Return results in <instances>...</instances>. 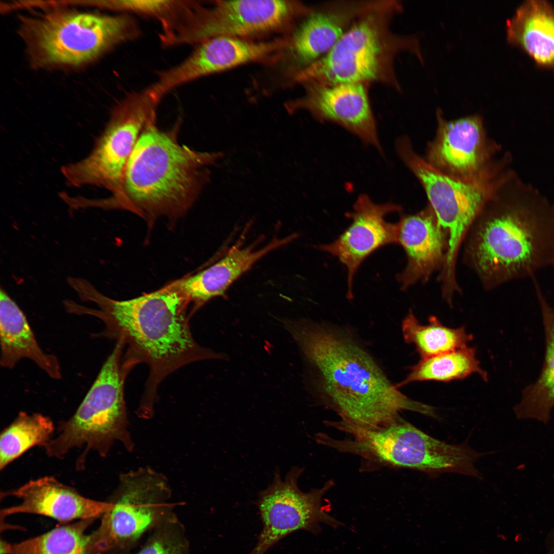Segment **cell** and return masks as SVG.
Segmentation results:
<instances>
[{
    "instance_id": "12",
    "label": "cell",
    "mask_w": 554,
    "mask_h": 554,
    "mask_svg": "<svg viewBox=\"0 0 554 554\" xmlns=\"http://www.w3.org/2000/svg\"><path fill=\"white\" fill-rule=\"evenodd\" d=\"M364 447L369 457L394 466L431 475L450 472L480 476L474 463L481 453L464 444L437 440L402 419L368 430Z\"/></svg>"
},
{
    "instance_id": "9",
    "label": "cell",
    "mask_w": 554,
    "mask_h": 554,
    "mask_svg": "<svg viewBox=\"0 0 554 554\" xmlns=\"http://www.w3.org/2000/svg\"><path fill=\"white\" fill-rule=\"evenodd\" d=\"M160 101L149 87L127 94L114 108L91 153L62 167L67 184L102 187L111 192L110 199L118 198L130 155Z\"/></svg>"
},
{
    "instance_id": "4",
    "label": "cell",
    "mask_w": 554,
    "mask_h": 554,
    "mask_svg": "<svg viewBox=\"0 0 554 554\" xmlns=\"http://www.w3.org/2000/svg\"><path fill=\"white\" fill-rule=\"evenodd\" d=\"M527 192L477 218L468 231L466 259L485 287L554 265V206Z\"/></svg>"
},
{
    "instance_id": "28",
    "label": "cell",
    "mask_w": 554,
    "mask_h": 554,
    "mask_svg": "<svg viewBox=\"0 0 554 554\" xmlns=\"http://www.w3.org/2000/svg\"><path fill=\"white\" fill-rule=\"evenodd\" d=\"M55 426L52 420L42 414L21 411L1 433L0 469L30 448L44 447L52 439Z\"/></svg>"
},
{
    "instance_id": "1",
    "label": "cell",
    "mask_w": 554,
    "mask_h": 554,
    "mask_svg": "<svg viewBox=\"0 0 554 554\" xmlns=\"http://www.w3.org/2000/svg\"><path fill=\"white\" fill-rule=\"evenodd\" d=\"M71 287L81 299L97 307H86L71 300L67 311L98 318L104 324L98 337L123 342L126 349L122 359L123 370L128 374L138 364L148 366L149 373L137 411L141 417L153 414L158 387L174 371L199 361L226 358L196 342L189 326L190 302L169 283L126 300L106 296L84 279H76Z\"/></svg>"
},
{
    "instance_id": "27",
    "label": "cell",
    "mask_w": 554,
    "mask_h": 554,
    "mask_svg": "<svg viewBox=\"0 0 554 554\" xmlns=\"http://www.w3.org/2000/svg\"><path fill=\"white\" fill-rule=\"evenodd\" d=\"M401 328L405 341L414 345L421 359L463 347L473 339L464 327H447L436 316H430L428 324L422 325L411 312L402 320Z\"/></svg>"
},
{
    "instance_id": "32",
    "label": "cell",
    "mask_w": 554,
    "mask_h": 554,
    "mask_svg": "<svg viewBox=\"0 0 554 554\" xmlns=\"http://www.w3.org/2000/svg\"><path fill=\"white\" fill-rule=\"evenodd\" d=\"M1 554H6L5 552L2 549H1Z\"/></svg>"
},
{
    "instance_id": "18",
    "label": "cell",
    "mask_w": 554,
    "mask_h": 554,
    "mask_svg": "<svg viewBox=\"0 0 554 554\" xmlns=\"http://www.w3.org/2000/svg\"><path fill=\"white\" fill-rule=\"evenodd\" d=\"M13 496L19 504L2 509L1 519L17 513L36 514L55 519L62 523L102 517L110 503L92 500L81 494L74 488L46 476L28 481L16 489L1 492V499Z\"/></svg>"
},
{
    "instance_id": "20",
    "label": "cell",
    "mask_w": 554,
    "mask_h": 554,
    "mask_svg": "<svg viewBox=\"0 0 554 554\" xmlns=\"http://www.w3.org/2000/svg\"><path fill=\"white\" fill-rule=\"evenodd\" d=\"M396 224L397 244L403 248L407 259L397 280L405 290L418 281L426 282L435 270H441L448 239L431 207L402 215Z\"/></svg>"
},
{
    "instance_id": "25",
    "label": "cell",
    "mask_w": 554,
    "mask_h": 554,
    "mask_svg": "<svg viewBox=\"0 0 554 554\" xmlns=\"http://www.w3.org/2000/svg\"><path fill=\"white\" fill-rule=\"evenodd\" d=\"M409 372L401 382L396 384L399 388L414 382L435 381L448 382L462 380L477 373L485 380L487 374L481 367L476 350L467 346L428 358L421 359L411 366Z\"/></svg>"
},
{
    "instance_id": "8",
    "label": "cell",
    "mask_w": 554,
    "mask_h": 554,
    "mask_svg": "<svg viewBox=\"0 0 554 554\" xmlns=\"http://www.w3.org/2000/svg\"><path fill=\"white\" fill-rule=\"evenodd\" d=\"M165 476L140 467L121 474L108 498L111 507L90 534L88 554H123L146 533L175 513Z\"/></svg>"
},
{
    "instance_id": "11",
    "label": "cell",
    "mask_w": 554,
    "mask_h": 554,
    "mask_svg": "<svg viewBox=\"0 0 554 554\" xmlns=\"http://www.w3.org/2000/svg\"><path fill=\"white\" fill-rule=\"evenodd\" d=\"M34 45L46 62L77 65L141 34L130 14L62 13L46 16L32 29Z\"/></svg>"
},
{
    "instance_id": "31",
    "label": "cell",
    "mask_w": 554,
    "mask_h": 554,
    "mask_svg": "<svg viewBox=\"0 0 554 554\" xmlns=\"http://www.w3.org/2000/svg\"><path fill=\"white\" fill-rule=\"evenodd\" d=\"M552 538L553 540L551 541L552 542L550 541V543L549 545V548L547 554H554V536H552Z\"/></svg>"
},
{
    "instance_id": "3",
    "label": "cell",
    "mask_w": 554,
    "mask_h": 554,
    "mask_svg": "<svg viewBox=\"0 0 554 554\" xmlns=\"http://www.w3.org/2000/svg\"><path fill=\"white\" fill-rule=\"evenodd\" d=\"M156 113L146 123L126 166L121 195L100 200V208L130 211L151 227L160 217L176 220L193 205L224 155L199 152L178 142L176 125L160 129Z\"/></svg>"
},
{
    "instance_id": "13",
    "label": "cell",
    "mask_w": 554,
    "mask_h": 554,
    "mask_svg": "<svg viewBox=\"0 0 554 554\" xmlns=\"http://www.w3.org/2000/svg\"><path fill=\"white\" fill-rule=\"evenodd\" d=\"M303 470L292 468L282 480L279 471L272 483L260 492L256 504L262 522L257 542L249 554H264L286 536L299 530L316 535L323 523L336 528L342 524L328 513L323 498L332 483L303 492L298 481Z\"/></svg>"
},
{
    "instance_id": "7",
    "label": "cell",
    "mask_w": 554,
    "mask_h": 554,
    "mask_svg": "<svg viewBox=\"0 0 554 554\" xmlns=\"http://www.w3.org/2000/svg\"><path fill=\"white\" fill-rule=\"evenodd\" d=\"M124 349L123 342L116 341L76 411L59 423L58 435L44 447L47 456L61 459L73 448L84 447L76 463L77 470H82L90 451L105 457L116 441L132 450L124 399L128 374L122 366Z\"/></svg>"
},
{
    "instance_id": "17",
    "label": "cell",
    "mask_w": 554,
    "mask_h": 554,
    "mask_svg": "<svg viewBox=\"0 0 554 554\" xmlns=\"http://www.w3.org/2000/svg\"><path fill=\"white\" fill-rule=\"evenodd\" d=\"M377 1L344 0L312 6L290 38L294 74L325 56L354 22Z\"/></svg>"
},
{
    "instance_id": "29",
    "label": "cell",
    "mask_w": 554,
    "mask_h": 554,
    "mask_svg": "<svg viewBox=\"0 0 554 554\" xmlns=\"http://www.w3.org/2000/svg\"><path fill=\"white\" fill-rule=\"evenodd\" d=\"M195 1L118 0L98 4L124 13H135L159 21L162 31L166 32L180 22L194 4Z\"/></svg>"
},
{
    "instance_id": "23",
    "label": "cell",
    "mask_w": 554,
    "mask_h": 554,
    "mask_svg": "<svg viewBox=\"0 0 554 554\" xmlns=\"http://www.w3.org/2000/svg\"><path fill=\"white\" fill-rule=\"evenodd\" d=\"M508 42L524 50L539 65L554 68V7L527 1L506 22Z\"/></svg>"
},
{
    "instance_id": "15",
    "label": "cell",
    "mask_w": 554,
    "mask_h": 554,
    "mask_svg": "<svg viewBox=\"0 0 554 554\" xmlns=\"http://www.w3.org/2000/svg\"><path fill=\"white\" fill-rule=\"evenodd\" d=\"M290 45V38L259 42L225 36L210 38L197 44L180 64L161 72L155 86L165 95L192 81L266 58Z\"/></svg>"
},
{
    "instance_id": "14",
    "label": "cell",
    "mask_w": 554,
    "mask_h": 554,
    "mask_svg": "<svg viewBox=\"0 0 554 554\" xmlns=\"http://www.w3.org/2000/svg\"><path fill=\"white\" fill-rule=\"evenodd\" d=\"M301 84L303 95L285 105L289 113L307 111L316 120L338 124L382 152L369 97V85L324 84L314 81Z\"/></svg>"
},
{
    "instance_id": "6",
    "label": "cell",
    "mask_w": 554,
    "mask_h": 554,
    "mask_svg": "<svg viewBox=\"0 0 554 554\" xmlns=\"http://www.w3.org/2000/svg\"><path fill=\"white\" fill-rule=\"evenodd\" d=\"M399 155L423 185L438 223L448 236V247L440 281L457 284L456 268L464 239L485 205L497 197L509 176L485 167L476 175L459 177L442 172L416 153L406 137L398 140Z\"/></svg>"
},
{
    "instance_id": "2",
    "label": "cell",
    "mask_w": 554,
    "mask_h": 554,
    "mask_svg": "<svg viewBox=\"0 0 554 554\" xmlns=\"http://www.w3.org/2000/svg\"><path fill=\"white\" fill-rule=\"evenodd\" d=\"M283 323L300 349L313 392L341 421L375 428L399 420L403 410L436 416L434 407L402 393L348 330L307 320Z\"/></svg>"
},
{
    "instance_id": "16",
    "label": "cell",
    "mask_w": 554,
    "mask_h": 554,
    "mask_svg": "<svg viewBox=\"0 0 554 554\" xmlns=\"http://www.w3.org/2000/svg\"><path fill=\"white\" fill-rule=\"evenodd\" d=\"M401 210L399 205L376 204L367 194H362L353 210L346 214L351 221L349 226L332 242L316 246L337 258L346 267L348 299L353 297L354 277L365 259L382 247L397 243V224L387 222L385 216Z\"/></svg>"
},
{
    "instance_id": "5",
    "label": "cell",
    "mask_w": 554,
    "mask_h": 554,
    "mask_svg": "<svg viewBox=\"0 0 554 554\" xmlns=\"http://www.w3.org/2000/svg\"><path fill=\"white\" fill-rule=\"evenodd\" d=\"M403 9L399 1H379L354 22L328 53L295 74L293 82L380 83L401 91L394 68L397 56L409 51L423 61L417 37L392 30V21Z\"/></svg>"
},
{
    "instance_id": "19",
    "label": "cell",
    "mask_w": 554,
    "mask_h": 554,
    "mask_svg": "<svg viewBox=\"0 0 554 554\" xmlns=\"http://www.w3.org/2000/svg\"><path fill=\"white\" fill-rule=\"evenodd\" d=\"M438 130L427 161L447 174L468 177L485 167L488 156L482 118L472 115L446 121L438 111Z\"/></svg>"
},
{
    "instance_id": "22",
    "label": "cell",
    "mask_w": 554,
    "mask_h": 554,
    "mask_svg": "<svg viewBox=\"0 0 554 554\" xmlns=\"http://www.w3.org/2000/svg\"><path fill=\"white\" fill-rule=\"evenodd\" d=\"M1 365L12 369L22 360L33 362L51 378H62L57 358L45 352L38 344L22 310L9 295L0 292Z\"/></svg>"
},
{
    "instance_id": "24",
    "label": "cell",
    "mask_w": 554,
    "mask_h": 554,
    "mask_svg": "<svg viewBox=\"0 0 554 554\" xmlns=\"http://www.w3.org/2000/svg\"><path fill=\"white\" fill-rule=\"evenodd\" d=\"M546 334L545 362L538 380L524 390L521 401L514 408L520 419H532L547 423L554 408V311L539 293Z\"/></svg>"
},
{
    "instance_id": "30",
    "label": "cell",
    "mask_w": 554,
    "mask_h": 554,
    "mask_svg": "<svg viewBox=\"0 0 554 554\" xmlns=\"http://www.w3.org/2000/svg\"><path fill=\"white\" fill-rule=\"evenodd\" d=\"M149 533L135 554H193L185 527L175 513Z\"/></svg>"
},
{
    "instance_id": "21",
    "label": "cell",
    "mask_w": 554,
    "mask_h": 554,
    "mask_svg": "<svg viewBox=\"0 0 554 554\" xmlns=\"http://www.w3.org/2000/svg\"><path fill=\"white\" fill-rule=\"evenodd\" d=\"M295 239L294 234L275 238L259 249L254 243L246 247L238 244L210 266L169 284L189 300L193 314L211 299L225 295L230 286L261 258Z\"/></svg>"
},
{
    "instance_id": "26",
    "label": "cell",
    "mask_w": 554,
    "mask_h": 554,
    "mask_svg": "<svg viewBox=\"0 0 554 554\" xmlns=\"http://www.w3.org/2000/svg\"><path fill=\"white\" fill-rule=\"evenodd\" d=\"M95 520L76 521L17 543L1 539V549L6 554H88L86 531Z\"/></svg>"
},
{
    "instance_id": "10",
    "label": "cell",
    "mask_w": 554,
    "mask_h": 554,
    "mask_svg": "<svg viewBox=\"0 0 554 554\" xmlns=\"http://www.w3.org/2000/svg\"><path fill=\"white\" fill-rule=\"evenodd\" d=\"M312 8L299 1H201L165 38V46L197 45L216 37L247 39L279 31L301 20Z\"/></svg>"
}]
</instances>
